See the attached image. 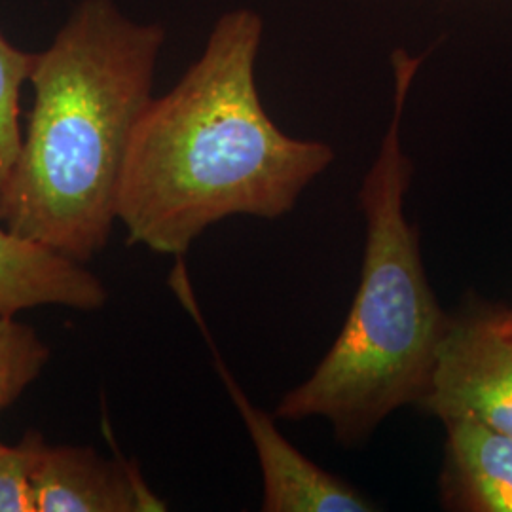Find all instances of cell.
I'll return each instance as SVG.
<instances>
[{
  "instance_id": "obj_1",
  "label": "cell",
  "mask_w": 512,
  "mask_h": 512,
  "mask_svg": "<svg viewBox=\"0 0 512 512\" xmlns=\"http://www.w3.org/2000/svg\"><path fill=\"white\" fill-rule=\"evenodd\" d=\"M262 35L249 8L220 16L200 59L143 110L116 198L129 245L181 258L220 220L281 219L334 162L330 145L287 135L264 109Z\"/></svg>"
},
{
  "instance_id": "obj_2",
  "label": "cell",
  "mask_w": 512,
  "mask_h": 512,
  "mask_svg": "<svg viewBox=\"0 0 512 512\" xmlns=\"http://www.w3.org/2000/svg\"><path fill=\"white\" fill-rule=\"evenodd\" d=\"M165 31L82 0L38 54L35 105L0 192V222L78 264L109 243L129 141L152 99Z\"/></svg>"
},
{
  "instance_id": "obj_3",
  "label": "cell",
  "mask_w": 512,
  "mask_h": 512,
  "mask_svg": "<svg viewBox=\"0 0 512 512\" xmlns=\"http://www.w3.org/2000/svg\"><path fill=\"white\" fill-rule=\"evenodd\" d=\"M393 110L359 192L365 255L348 319L310 378L275 408V418L329 421L342 446L365 442L395 410L420 406L450 315L421 260L418 228L404 213L414 165L403 148V116L421 57L397 48Z\"/></svg>"
},
{
  "instance_id": "obj_4",
  "label": "cell",
  "mask_w": 512,
  "mask_h": 512,
  "mask_svg": "<svg viewBox=\"0 0 512 512\" xmlns=\"http://www.w3.org/2000/svg\"><path fill=\"white\" fill-rule=\"evenodd\" d=\"M420 408L440 421L473 418L512 437V336L492 306L450 315Z\"/></svg>"
},
{
  "instance_id": "obj_5",
  "label": "cell",
  "mask_w": 512,
  "mask_h": 512,
  "mask_svg": "<svg viewBox=\"0 0 512 512\" xmlns=\"http://www.w3.org/2000/svg\"><path fill=\"white\" fill-rule=\"evenodd\" d=\"M173 291L190 311L194 321L202 330L209 348L213 351L215 368L226 387L232 403L236 404L239 416L247 427V433L255 446L256 458L262 471V511L264 512H372L378 507L361 494L357 488L349 486L346 480L321 469L317 463L306 458L291 440L277 429L275 418L258 408L247 397V393L236 382L228 366L220 359L219 349L213 336L205 327V319L200 313L194 291L188 283L183 260H177L171 279Z\"/></svg>"
},
{
  "instance_id": "obj_6",
  "label": "cell",
  "mask_w": 512,
  "mask_h": 512,
  "mask_svg": "<svg viewBox=\"0 0 512 512\" xmlns=\"http://www.w3.org/2000/svg\"><path fill=\"white\" fill-rule=\"evenodd\" d=\"M33 488L37 512L164 511L141 476L90 446H50L38 452Z\"/></svg>"
},
{
  "instance_id": "obj_7",
  "label": "cell",
  "mask_w": 512,
  "mask_h": 512,
  "mask_svg": "<svg viewBox=\"0 0 512 512\" xmlns=\"http://www.w3.org/2000/svg\"><path fill=\"white\" fill-rule=\"evenodd\" d=\"M105 283L86 264L12 234L0 222V311L16 315L40 306L101 310Z\"/></svg>"
},
{
  "instance_id": "obj_8",
  "label": "cell",
  "mask_w": 512,
  "mask_h": 512,
  "mask_svg": "<svg viewBox=\"0 0 512 512\" xmlns=\"http://www.w3.org/2000/svg\"><path fill=\"white\" fill-rule=\"evenodd\" d=\"M446 427L440 505L454 512H512V437L473 418Z\"/></svg>"
},
{
  "instance_id": "obj_9",
  "label": "cell",
  "mask_w": 512,
  "mask_h": 512,
  "mask_svg": "<svg viewBox=\"0 0 512 512\" xmlns=\"http://www.w3.org/2000/svg\"><path fill=\"white\" fill-rule=\"evenodd\" d=\"M50 359L35 330L0 311V412L18 401Z\"/></svg>"
},
{
  "instance_id": "obj_10",
  "label": "cell",
  "mask_w": 512,
  "mask_h": 512,
  "mask_svg": "<svg viewBox=\"0 0 512 512\" xmlns=\"http://www.w3.org/2000/svg\"><path fill=\"white\" fill-rule=\"evenodd\" d=\"M38 54L23 52L0 35V192L18 162L23 135L19 128V97L31 82Z\"/></svg>"
},
{
  "instance_id": "obj_11",
  "label": "cell",
  "mask_w": 512,
  "mask_h": 512,
  "mask_svg": "<svg viewBox=\"0 0 512 512\" xmlns=\"http://www.w3.org/2000/svg\"><path fill=\"white\" fill-rule=\"evenodd\" d=\"M44 442L38 431H27L18 444H2L0 512H37L33 471Z\"/></svg>"
},
{
  "instance_id": "obj_12",
  "label": "cell",
  "mask_w": 512,
  "mask_h": 512,
  "mask_svg": "<svg viewBox=\"0 0 512 512\" xmlns=\"http://www.w3.org/2000/svg\"><path fill=\"white\" fill-rule=\"evenodd\" d=\"M495 317L501 323V327L507 330L512 336V306H505V308H494Z\"/></svg>"
},
{
  "instance_id": "obj_13",
  "label": "cell",
  "mask_w": 512,
  "mask_h": 512,
  "mask_svg": "<svg viewBox=\"0 0 512 512\" xmlns=\"http://www.w3.org/2000/svg\"><path fill=\"white\" fill-rule=\"evenodd\" d=\"M2 444H4V442H0V448H2Z\"/></svg>"
}]
</instances>
